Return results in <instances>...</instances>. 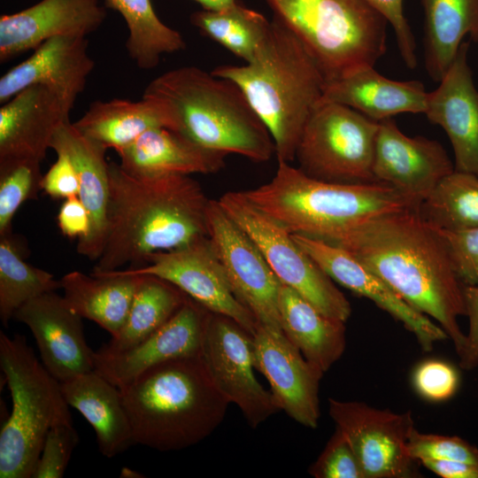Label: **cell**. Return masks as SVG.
<instances>
[{
  "mask_svg": "<svg viewBox=\"0 0 478 478\" xmlns=\"http://www.w3.org/2000/svg\"><path fill=\"white\" fill-rule=\"evenodd\" d=\"M73 124L86 137L117 152L151 128H171V120L164 106L146 97L140 101H95Z\"/></svg>",
  "mask_w": 478,
  "mask_h": 478,
  "instance_id": "30",
  "label": "cell"
},
{
  "mask_svg": "<svg viewBox=\"0 0 478 478\" xmlns=\"http://www.w3.org/2000/svg\"><path fill=\"white\" fill-rule=\"evenodd\" d=\"M466 316L469 320L467 339V362L466 370H471L478 365V283L464 285Z\"/></svg>",
  "mask_w": 478,
  "mask_h": 478,
  "instance_id": "46",
  "label": "cell"
},
{
  "mask_svg": "<svg viewBox=\"0 0 478 478\" xmlns=\"http://www.w3.org/2000/svg\"><path fill=\"white\" fill-rule=\"evenodd\" d=\"M464 41L439 86L428 94L424 114L447 134L456 171L478 176V91Z\"/></svg>",
  "mask_w": 478,
  "mask_h": 478,
  "instance_id": "20",
  "label": "cell"
},
{
  "mask_svg": "<svg viewBox=\"0 0 478 478\" xmlns=\"http://www.w3.org/2000/svg\"><path fill=\"white\" fill-rule=\"evenodd\" d=\"M70 112L42 85L19 91L0 108V160L42 162L56 130Z\"/></svg>",
  "mask_w": 478,
  "mask_h": 478,
  "instance_id": "23",
  "label": "cell"
},
{
  "mask_svg": "<svg viewBox=\"0 0 478 478\" xmlns=\"http://www.w3.org/2000/svg\"><path fill=\"white\" fill-rule=\"evenodd\" d=\"M122 169L139 178L214 173L227 154L203 148L167 127L151 128L117 152Z\"/></svg>",
  "mask_w": 478,
  "mask_h": 478,
  "instance_id": "25",
  "label": "cell"
},
{
  "mask_svg": "<svg viewBox=\"0 0 478 478\" xmlns=\"http://www.w3.org/2000/svg\"><path fill=\"white\" fill-rule=\"evenodd\" d=\"M434 228L443 240L454 271L460 281L464 285L477 284L478 227L462 230Z\"/></svg>",
  "mask_w": 478,
  "mask_h": 478,
  "instance_id": "42",
  "label": "cell"
},
{
  "mask_svg": "<svg viewBox=\"0 0 478 478\" xmlns=\"http://www.w3.org/2000/svg\"><path fill=\"white\" fill-rule=\"evenodd\" d=\"M454 170L452 161L439 142L423 136H407L391 119L379 121L373 162L376 181L388 184L421 204Z\"/></svg>",
  "mask_w": 478,
  "mask_h": 478,
  "instance_id": "18",
  "label": "cell"
},
{
  "mask_svg": "<svg viewBox=\"0 0 478 478\" xmlns=\"http://www.w3.org/2000/svg\"><path fill=\"white\" fill-rule=\"evenodd\" d=\"M328 413L353 450L365 478L420 476V462L407 452L415 428L411 411L397 413L363 402L328 398Z\"/></svg>",
  "mask_w": 478,
  "mask_h": 478,
  "instance_id": "11",
  "label": "cell"
},
{
  "mask_svg": "<svg viewBox=\"0 0 478 478\" xmlns=\"http://www.w3.org/2000/svg\"><path fill=\"white\" fill-rule=\"evenodd\" d=\"M121 477H140L139 474L137 472H135L127 467H124L121 470Z\"/></svg>",
  "mask_w": 478,
  "mask_h": 478,
  "instance_id": "49",
  "label": "cell"
},
{
  "mask_svg": "<svg viewBox=\"0 0 478 478\" xmlns=\"http://www.w3.org/2000/svg\"><path fill=\"white\" fill-rule=\"evenodd\" d=\"M126 273L153 274L182 290L213 313L227 316L254 335L258 323L233 291L207 237L183 247L151 254L144 266Z\"/></svg>",
  "mask_w": 478,
  "mask_h": 478,
  "instance_id": "14",
  "label": "cell"
},
{
  "mask_svg": "<svg viewBox=\"0 0 478 478\" xmlns=\"http://www.w3.org/2000/svg\"><path fill=\"white\" fill-rule=\"evenodd\" d=\"M208 239L234 293L259 326L282 332L279 294L282 282L249 235L220 205L210 200Z\"/></svg>",
  "mask_w": 478,
  "mask_h": 478,
  "instance_id": "12",
  "label": "cell"
},
{
  "mask_svg": "<svg viewBox=\"0 0 478 478\" xmlns=\"http://www.w3.org/2000/svg\"><path fill=\"white\" fill-rule=\"evenodd\" d=\"M212 73L233 81L268 129L278 161L295 160L306 121L320 102L325 78L302 42L274 17L255 57Z\"/></svg>",
  "mask_w": 478,
  "mask_h": 478,
  "instance_id": "4",
  "label": "cell"
},
{
  "mask_svg": "<svg viewBox=\"0 0 478 478\" xmlns=\"http://www.w3.org/2000/svg\"><path fill=\"white\" fill-rule=\"evenodd\" d=\"M419 212L436 228L462 230L478 227V176L454 170L421 202Z\"/></svg>",
  "mask_w": 478,
  "mask_h": 478,
  "instance_id": "36",
  "label": "cell"
},
{
  "mask_svg": "<svg viewBox=\"0 0 478 478\" xmlns=\"http://www.w3.org/2000/svg\"><path fill=\"white\" fill-rule=\"evenodd\" d=\"M290 234L333 243L358 224L387 213L419 209L420 203L382 182L332 183L278 161L266 183L242 191Z\"/></svg>",
  "mask_w": 478,
  "mask_h": 478,
  "instance_id": "6",
  "label": "cell"
},
{
  "mask_svg": "<svg viewBox=\"0 0 478 478\" xmlns=\"http://www.w3.org/2000/svg\"><path fill=\"white\" fill-rule=\"evenodd\" d=\"M424 12V62L439 82L464 38L478 42V0H420Z\"/></svg>",
  "mask_w": 478,
  "mask_h": 478,
  "instance_id": "31",
  "label": "cell"
},
{
  "mask_svg": "<svg viewBox=\"0 0 478 478\" xmlns=\"http://www.w3.org/2000/svg\"><path fill=\"white\" fill-rule=\"evenodd\" d=\"M13 319L30 329L42 363L60 383L95 370L82 318L63 296L56 291L39 296L22 305Z\"/></svg>",
  "mask_w": 478,
  "mask_h": 478,
  "instance_id": "19",
  "label": "cell"
},
{
  "mask_svg": "<svg viewBox=\"0 0 478 478\" xmlns=\"http://www.w3.org/2000/svg\"><path fill=\"white\" fill-rule=\"evenodd\" d=\"M143 97L161 104L170 117V129L203 148L255 162L275 154L268 129L231 80L182 66L153 79Z\"/></svg>",
  "mask_w": 478,
  "mask_h": 478,
  "instance_id": "5",
  "label": "cell"
},
{
  "mask_svg": "<svg viewBox=\"0 0 478 478\" xmlns=\"http://www.w3.org/2000/svg\"><path fill=\"white\" fill-rule=\"evenodd\" d=\"M141 274L123 269L89 275L79 271L66 274L61 289L67 305L82 319L96 322L112 336L123 327Z\"/></svg>",
  "mask_w": 478,
  "mask_h": 478,
  "instance_id": "28",
  "label": "cell"
},
{
  "mask_svg": "<svg viewBox=\"0 0 478 478\" xmlns=\"http://www.w3.org/2000/svg\"><path fill=\"white\" fill-rule=\"evenodd\" d=\"M302 42L327 82L373 67L386 51V19L365 0H264Z\"/></svg>",
  "mask_w": 478,
  "mask_h": 478,
  "instance_id": "7",
  "label": "cell"
},
{
  "mask_svg": "<svg viewBox=\"0 0 478 478\" xmlns=\"http://www.w3.org/2000/svg\"><path fill=\"white\" fill-rule=\"evenodd\" d=\"M309 473L315 478H365L353 450L337 428Z\"/></svg>",
  "mask_w": 478,
  "mask_h": 478,
  "instance_id": "41",
  "label": "cell"
},
{
  "mask_svg": "<svg viewBox=\"0 0 478 478\" xmlns=\"http://www.w3.org/2000/svg\"><path fill=\"white\" fill-rule=\"evenodd\" d=\"M407 452L417 461L456 460L478 465V448L459 436L420 433L415 428L407 442Z\"/></svg>",
  "mask_w": 478,
  "mask_h": 478,
  "instance_id": "38",
  "label": "cell"
},
{
  "mask_svg": "<svg viewBox=\"0 0 478 478\" xmlns=\"http://www.w3.org/2000/svg\"><path fill=\"white\" fill-rule=\"evenodd\" d=\"M253 365L268 381L279 410L306 428L318 427L324 372L309 362L283 332L258 325L253 335Z\"/></svg>",
  "mask_w": 478,
  "mask_h": 478,
  "instance_id": "16",
  "label": "cell"
},
{
  "mask_svg": "<svg viewBox=\"0 0 478 478\" xmlns=\"http://www.w3.org/2000/svg\"><path fill=\"white\" fill-rule=\"evenodd\" d=\"M428 94L420 81H395L374 66L327 82L322 98L347 105L377 122L399 113H424Z\"/></svg>",
  "mask_w": 478,
  "mask_h": 478,
  "instance_id": "26",
  "label": "cell"
},
{
  "mask_svg": "<svg viewBox=\"0 0 478 478\" xmlns=\"http://www.w3.org/2000/svg\"><path fill=\"white\" fill-rule=\"evenodd\" d=\"M218 202L257 244L283 284L324 314L348 320L351 314L349 300L286 228L255 207L242 191L227 192Z\"/></svg>",
  "mask_w": 478,
  "mask_h": 478,
  "instance_id": "10",
  "label": "cell"
},
{
  "mask_svg": "<svg viewBox=\"0 0 478 478\" xmlns=\"http://www.w3.org/2000/svg\"><path fill=\"white\" fill-rule=\"evenodd\" d=\"M379 122L321 99L300 135L295 159L307 176L332 183L375 182L373 162Z\"/></svg>",
  "mask_w": 478,
  "mask_h": 478,
  "instance_id": "9",
  "label": "cell"
},
{
  "mask_svg": "<svg viewBox=\"0 0 478 478\" xmlns=\"http://www.w3.org/2000/svg\"><path fill=\"white\" fill-rule=\"evenodd\" d=\"M104 2L107 7L118 12L124 19L128 29L126 48L140 69H153L163 55L185 49L181 35L160 20L150 0Z\"/></svg>",
  "mask_w": 478,
  "mask_h": 478,
  "instance_id": "33",
  "label": "cell"
},
{
  "mask_svg": "<svg viewBox=\"0 0 478 478\" xmlns=\"http://www.w3.org/2000/svg\"><path fill=\"white\" fill-rule=\"evenodd\" d=\"M60 386L69 406L93 428L104 456L112 458L135 443L120 388L95 370L61 382Z\"/></svg>",
  "mask_w": 478,
  "mask_h": 478,
  "instance_id": "27",
  "label": "cell"
},
{
  "mask_svg": "<svg viewBox=\"0 0 478 478\" xmlns=\"http://www.w3.org/2000/svg\"><path fill=\"white\" fill-rule=\"evenodd\" d=\"M26 250L12 232L0 235V320L4 327L26 303L61 289L51 273L25 260Z\"/></svg>",
  "mask_w": 478,
  "mask_h": 478,
  "instance_id": "34",
  "label": "cell"
},
{
  "mask_svg": "<svg viewBox=\"0 0 478 478\" xmlns=\"http://www.w3.org/2000/svg\"><path fill=\"white\" fill-rule=\"evenodd\" d=\"M279 312L283 334L321 371L327 372L342 357L346 347L344 321L324 314L283 283Z\"/></svg>",
  "mask_w": 478,
  "mask_h": 478,
  "instance_id": "29",
  "label": "cell"
},
{
  "mask_svg": "<svg viewBox=\"0 0 478 478\" xmlns=\"http://www.w3.org/2000/svg\"><path fill=\"white\" fill-rule=\"evenodd\" d=\"M209 314L189 297L166 323L136 345L121 351H94L95 371L121 388L161 363L201 357Z\"/></svg>",
  "mask_w": 478,
  "mask_h": 478,
  "instance_id": "15",
  "label": "cell"
},
{
  "mask_svg": "<svg viewBox=\"0 0 478 478\" xmlns=\"http://www.w3.org/2000/svg\"><path fill=\"white\" fill-rule=\"evenodd\" d=\"M188 297L175 285L160 277L141 274L123 327L101 348L121 351L136 345L166 323Z\"/></svg>",
  "mask_w": 478,
  "mask_h": 478,
  "instance_id": "32",
  "label": "cell"
},
{
  "mask_svg": "<svg viewBox=\"0 0 478 478\" xmlns=\"http://www.w3.org/2000/svg\"><path fill=\"white\" fill-rule=\"evenodd\" d=\"M107 237L93 273L144 266L156 252L208 236L210 200L186 174L135 177L109 163Z\"/></svg>",
  "mask_w": 478,
  "mask_h": 478,
  "instance_id": "2",
  "label": "cell"
},
{
  "mask_svg": "<svg viewBox=\"0 0 478 478\" xmlns=\"http://www.w3.org/2000/svg\"><path fill=\"white\" fill-rule=\"evenodd\" d=\"M56 154L57 160L42 176V190L55 199L78 196L79 178L72 160L64 153Z\"/></svg>",
  "mask_w": 478,
  "mask_h": 478,
  "instance_id": "44",
  "label": "cell"
},
{
  "mask_svg": "<svg viewBox=\"0 0 478 478\" xmlns=\"http://www.w3.org/2000/svg\"><path fill=\"white\" fill-rule=\"evenodd\" d=\"M412 381L419 396L430 402H443L457 392L459 374L450 363L430 358L415 367Z\"/></svg>",
  "mask_w": 478,
  "mask_h": 478,
  "instance_id": "40",
  "label": "cell"
},
{
  "mask_svg": "<svg viewBox=\"0 0 478 478\" xmlns=\"http://www.w3.org/2000/svg\"><path fill=\"white\" fill-rule=\"evenodd\" d=\"M120 389L135 443L160 451L205 439L223 421L230 404L202 356L157 365Z\"/></svg>",
  "mask_w": 478,
  "mask_h": 478,
  "instance_id": "3",
  "label": "cell"
},
{
  "mask_svg": "<svg viewBox=\"0 0 478 478\" xmlns=\"http://www.w3.org/2000/svg\"><path fill=\"white\" fill-rule=\"evenodd\" d=\"M106 17L100 0H41L0 18V61L58 36L87 37Z\"/></svg>",
  "mask_w": 478,
  "mask_h": 478,
  "instance_id": "22",
  "label": "cell"
},
{
  "mask_svg": "<svg viewBox=\"0 0 478 478\" xmlns=\"http://www.w3.org/2000/svg\"><path fill=\"white\" fill-rule=\"evenodd\" d=\"M0 366L12 397L0 431V477L32 478L50 428L72 420L69 405L25 336L0 332Z\"/></svg>",
  "mask_w": 478,
  "mask_h": 478,
  "instance_id": "8",
  "label": "cell"
},
{
  "mask_svg": "<svg viewBox=\"0 0 478 478\" xmlns=\"http://www.w3.org/2000/svg\"><path fill=\"white\" fill-rule=\"evenodd\" d=\"M79 442L73 421H63L49 430L32 478H61Z\"/></svg>",
  "mask_w": 478,
  "mask_h": 478,
  "instance_id": "39",
  "label": "cell"
},
{
  "mask_svg": "<svg viewBox=\"0 0 478 478\" xmlns=\"http://www.w3.org/2000/svg\"><path fill=\"white\" fill-rule=\"evenodd\" d=\"M190 22L246 63L255 57L271 27L264 15L237 1L222 10L195 12Z\"/></svg>",
  "mask_w": 478,
  "mask_h": 478,
  "instance_id": "35",
  "label": "cell"
},
{
  "mask_svg": "<svg viewBox=\"0 0 478 478\" xmlns=\"http://www.w3.org/2000/svg\"><path fill=\"white\" fill-rule=\"evenodd\" d=\"M296 243L335 281L373 301L411 332L424 351L447 340L444 330L407 304L383 280L344 249L325 241L291 234Z\"/></svg>",
  "mask_w": 478,
  "mask_h": 478,
  "instance_id": "17",
  "label": "cell"
},
{
  "mask_svg": "<svg viewBox=\"0 0 478 478\" xmlns=\"http://www.w3.org/2000/svg\"><path fill=\"white\" fill-rule=\"evenodd\" d=\"M94 66L86 37L49 39L1 77L0 103L4 104L27 87L42 85L52 91L70 112Z\"/></svg>",
  "mask_w": 478,
  "mask_h": 478,
  "instance_id": "21",
  "label": "cell"
},
{
  "mask_svg": "<svg viewBox=\"0 0 478 478\" xmlns=\"http://www.w3.org/2000/svg\"><path fill=\"white\" fill-rule=\"evenodd\" d=\"M202 358L218 389L251 428L280 411L253 373V335L236 321L210 312Z\"/></svg>",
  "mask_w": 478,
  "mask_h": 478,
  "instance_id": "13",
  "label": "cell"
},
{
  "mask_svg": "<svg viewBox=\"0 0 478 478\" xmlns=\"http://www.w3.org/2000/svg\"><path fill=\"white\" fill-rule=\"evenodd\" d=\"M383 280L417 311L434 319L452 342L466 370L467 339L458 322L466 316L464 284L447 248L419 209L369 219L335 242Z\"/></svg>",
  "mask_w": 478,
  "mask_h": 478,
  "instance_id": "1",
  "label": "cell"
},
{
  "mask_svg": "<svg viewBox=\"0 0 478 478\" xmlns=\"http://www.w3.org/2000/svg\"><path fill=\"white\" fill-rule=\"evenodd\" d=\"M420 464L443 478H478V465L441 459H423Z\"/></svg>",
  "mask_w": 478,
  "mask_h": 478,
  "instance_id": "47",
  "label": "cell"
},
{
  "mask_svg": "<svg viewBox=\"0 0 478 478\" xmlns=\"http://www.w3.org/2000/svg\"><path fill=\"white\" fill-rule=\"evenodd\" d=\"M207 11H219L225 9L236 2V0H194Z\"/></svg>",
  "mask_w": 478,
  "mask_h": 478,
  "instance_id": "48",
  "label": "cell"
},
{
  "mask_svg": "<svg viewBox=\"0 0 478 478\" xmlns=\"http://www.w3.org/2000/svg\"><path fill=\"white\" fill-rule=\"evenodd\" d=\"M50 149L72 160L79 178L78 197L88 210L91 228L77 243V252L89 260H97L107 237V207L109 200V163L106 149L82 135L69 120L55 132Z\"/></svg>",
  "mask_w": 478,
  "mask_h": 478,
  "instance_id": "24",
  "label": "cell"
},
{
  "mask_svg": "<svg viewBox=\"0 0 478 478\" xmlns=\"http://www.w3.org/2000/svg\"><path fill=\"white\" fill-rule=\"evenodd\" d=\"M42 176L41 162L0 160V235L12 232V220L19 207L37 198Z\"/></svg>",
  "mask_w": 478,
  "mask_h": 478,
  "instance_id": "37",
  "label": "cell"
},
{
  "mask_svg": "<svg viewBox=\"0 0 478 478\" xmlns=\"http://www.w3.org/2000/svg\"><path fill=\"white\" fill-rule=\"evenodd\" d=\"M381 13L392 27L396 41L407 67L417 66L416 43L410 25L404 12V0H365Z\"/></svg>",
  "mask_w": 478,
  "mask_h": 478,
  "instance_id": "43",
  "label": "cell"
},
{
  "mask_svg": "<svg viewBox=\"0 0 478 478\" xmlns=\"http://www.w3.org/2000/svg\"><path fill=\"white\" fill-rule=\"evenodd\" d=\"M58 226L61 233L69 238H85L90 232V216L78 196L64 199L58 217Z\"/></svg>",
  "mask_w": 478,
  "mask_h": 478,
  "instance_id": "45",
  "label": "cell"
}]
</instances>
